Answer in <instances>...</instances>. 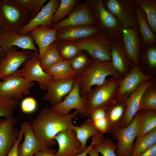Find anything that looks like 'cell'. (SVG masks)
<instances>
[{
	"label": "cell",
	"instance_id": "9",
	"mask_svg": "<svg viewBox=\"0 0 156 156\" xmlns=\"http://www.w3.org/2000/svg\"><path fill=\"white\" fill-rule=\"evenodd\" d=\"M23 65V67L21 69L22 76L29 81L37 82L41 89L46 90L53 78L42 68L38 50L33 51L31 57Z\"/></svg>",
	"mask_w": 156,
	"mask_h": 156
},
{
	"label": "cell",
	"instance_id": "37",
	"mask_svg": "<svg viewBox=\"0 0 156 156\" xmlns=\"http://www.w3.org/2000/svg\"><path fill=\"white\" fill-rule=\"evenodd\" d=\"M153 86L148 88L143 94L138 112L147 109L156 110V90Z\"/></svg>",
	"mask_w": 156,
	"mask_h": 156
},
{
	"label": "cell",
	"instance_id": "49",
	"mask_svg": "<svg viewBox=\"0 0 156 156\" xmlns=\"http://www.w3.org/2000/svg\"><path fill=\"white\" fill-rule=\"evenodd\" d=\"M1 44H2V41H1V39L0 36V48L1 46Z\"/></svg>",
	"mask_w": 156,
	"mask_h": 156
},
{
	"label": "cell",
	"instance_id": "34",
	"mask_svg": "<svg viewBox=\"0 0 156 156\" xmlns=\"http://www.w3.org/2000/svg\"><path fill=\"white\" fill-rule=\"evenodd\" d=\"M64 60L60 55L54 42L44 52L40 60V65L44 70Z\"/></svg>",
	"mask_w": 156,
	"mask_h": 156
},
{
	"label": "cell",
	"instance_id": "31",
	"mask_svg": "<svg viewBox=\"0 0 156 156\" xmlns=\"http://www.w3.org/2000/svg\"><path fill=\"white\" fill-rule=\"evenodd\" d=\"M135 139L131 156H138L156 144V128Z\"/></svg>",
	"mask_w": 156,
	"mask_h": 156
},
{
	"label": "cell",
	"instance_id": "21",
	"mask_svg": "<svg viewBox=\"0 0 156 156\" xmlns=\"http://www.w3.org/2000/svg\"><path fill=\"white\" fill-rule=\"evenodd\" d=\"M75 78L62 79H53L47 86L43 99L50 102L52 105L60 103L62 98L72 90Z\"/></svg>",
	"mask_w": 156,
	"mask_h": 156
},
{
	"label": "cell",
	"instance_id": "5",
	"mask_svg": "<svg viewBox=\"0 0 156 156\" xmlns=\"http://www.w3.org/2000/svg\"><path fill=\"white\" fill-rule=\"evenodd\" d=\"M93 15L95 25L112 42L122 36L123 29L118 19L105 7L102 0L86 1Z\"/></svg>",
	"mask_w": 156,
	"mask_h": 156
},
{
	"label": "cell",
	"instance_id": "32",
	"mask_svg": "<svg viewBox=\"0 0 156 156\" xmlns=\"http://www.w3.org/2000/svg\"><path fill=\"white\" fill-rule=\"evenodd\" d=\"M54 42L60 55L65 60H71L82 51L73 40H57Z\"/></svg>",
	"mask_w": 156,
	"mask_h": 156
},
{
	"label": "cell",
	"instance_id": "35",
	"mask_svg": "<svg viewBox=\"0 0 156 156\" xmlns=\"http://www.w3.org/2000/svg\"><path fill=\"white\" fill-rule=\"evenodd\" d=\"M90 118L93 124L101 133L103 134L109 133V122L105 108L95 109Z\"/></svg>",
	"mask_w": 156,
	"mask_h": 156
},
{
	"label": "cell",
	"instance_id": "40",
	"mask_svg": "<svg viewBox=\"0 0 156 156\" xmlns=\"http://www.w3.org/2000/svg\"><path fill=\"white\" fill-rule=\"evenodd\" d=\"M29 13L31 19L40 11L46 0H15Z\"/></svg>",
	"mask_w": 156,
	"mask_h": 156
},
{
	"label": "cell",
	"instance_id": "20",
	"mask_svg": "<svg viewBox=\"0 0 156 156\" xmlns=\"http://www.w3.org/2000/svg\"><path fill=\"white\" fill-rule=\"evenodd\" d=\"M80 92L79 83L75 79L72 90L65 99L59 104L52 105L51 108L56 112L64 115L68 114L71 110L76 109L82 117L87 116L83 108L84 101Z\"/></svg>",
	"mask_w": 156,
	"mask_h": 156
},
{
	"label": "cell",
	"instance_id": "36",
	"mask_svg": "<svg viewBox=\"0 0 156 156\" xmlns=\"http://www.w3.org/2000/svg\"><path fill=\"white\" fill-rule=\"evenodd\" d=\"M19 103V100L0 94V117H7L13 115Z\"/></svg>",
	"mask_w": 156,
	"mask_h": 156
},
{
	"label": "cell",
	"instance_id": "8",
	"mask_svg": "<svg viewBox=\"0 0 156 156\" xmlns=\"http://www.w3.org/2000/svg\"><path fill=\"white\" fill-rule=\"evenodd\" d=\"M1 80L3 81H0V94L19 100L23 95H28L31 89L35 85L34 82L27 81L22 76L20 69Z\"/></svg>",
	"mask_w": 156,
	"mask_h": 156
},
{
	"label": "cell",
	"instance_id": "7",
	"mask_svg": "<svg viewBox=\"0 0 156 156\" xmlns=\"http://www.w3.org/2000/svg\"><path fill=\"white\" fill-rule=\"evenodd\" d=\"M105 8L121 23L123 29L138 28L136 5L133 0H103Z\"/></svg>",
	"mask_w": 156,
	"mask_h": 156
},
{
	"label": "cell",
	"instance_id": "39",
	"mask_svg": "<svg viewBox=\"0 0 156 156\" xmlns=\"http://www.w3.org/2000/svg\"><path fill=\"white\" fill-rule=\"evenodd\" d=\"M90 61L88 56L81 52L70 60V65L75 73L76 77L86 70Z\"/></svg>",
	"mask_w": 156,
	"mask_h": 156
},
{
	"label": "cell",
	"instance_id": "30",
	"mask_svg": "<svg viewBox=\"0 0 156 156\" xmlns=\"http://www.w3.org/2000/svg\"><path fill=\"white\" fill-rule=\"evenodd\" d=\"M70 62V60L64 59L44 70L54 79L75 78L76 75Z\"/></svg>",
	"mask_w": 156,
	"mask_h": 156
},
{
	"label": "cell",
	"instance_id": "2",
	"mask_svg": "<svg viewBox=\"0 0 156 156\" xmlns=\"http://www.w3.org/2000/svg\"><path fill=\"white\" fill-rule=\"evenodd\" d=\"M109 75L122 78L114 68L111 61L102 62L95 58L90 59L86 70L75 78L79 83L80 95L83 101L92 86L103 84Z\"/></svg>",
	"mask_w": 156,
	"mask_h": 156
},
{
	"label": "cell",
	"instance_id": "19",
	"mask_svg": "<svg viewBox=\"0 0 156 156\" xmlns=\"http://www.w3.org/2000/svg\"><path fill=\"white\" fill-rule=\"evenodd\" d=\"M54 139L58 145L55 156H76L79 154L81 143L71 128L60 132Z\"/></svg>",
	"mask_w": 156,
	"mask_h": 156
},
{
	"label": "cell",
	"instance_id": "18",
	"mask_svg": "<svg viewBox=\"0 0 156 156\" xmlns=\"http://www.w3.org/2000/svg\"><path fill=\"white\" fill-rule=\"evenodd\" d=\"M24 140L18 145V156H33L38 151L49 146L42 142L36 135L29 122L21 125Z\"/></svg>",
	"mask_w": 156,
	"mask_h": 156
},
{
	"label": "cell",
	"instance_id": "16",
	"mask_svg": "<svg viewBox=\"0 0 156 156\" xmlns=\"http://www.w3.org/2000/svg\"><path fill=\"white\" fill-rule=\"evenodd\" d=\"M2 44L0 48V58L6 54L9 49L13 46L25 50H38L30 34L21 35L18 32L0 31Z\"/></svg>",
	"mask_w": 156,
	"mask_h": 156
},
{
	"label": "cell",
	"instance_id": "4",
	"mask_svg": "<svg viewBox=\"0 0 156 156\" xmlns=\"http://www.w3.org/2000/svg\"><path fill=\"white\" fill-rule=\"evenodd\" d=\"M30 19L29 12L15 0H0V31L18 32Z\"/></svg>",
	"mask_w": 156,
	"mask_h": 156
},
{
	"label": "cell",
	"instance_id": "13",
	"mask_svg": "<svg viewBox=\"0 0 156 156\" xmlns=\"http://www.w3.org/2000/svg\"><path fill=\"white\" fill-rule=\"evenodd\" d=\"M95 25L93 15L86 3L75 6L68 16L53 24L51 28L58 29L69 26Z\"/></svg>",
	"mask_w": 156,
	"mask_h": 156
},
{
	"label": "cell",
	"instance_id": "38",
	"mask_svg": "<svg viewBox=\"0 0 156 156\" xmlns=\"http://www.w3.org/2000/svg\"><path fill=\"white\" fill-rule=\"evenodd\" d=\"M78 1L77 0H60L59 7L53 16V24L62 21L69 14Z\"/></svg>",
	"mask_w": 156,
	"mask_h": 156
},
{
	"label": "cell",
	"instance_id": "42",
	"mask_svg": "<svg viewBox=\"0 0 156 156\" xmlns=\"http://www.w3.org/2000/svg\"><path fill=\"white\" fill-rule=\"evenodd\" d=\"M37 107L36 100L32 96L24 98L20 103L21 111L24 114H29L34 112L36 110Z\"/></svg>",
	"mask_w": 156,
	"mask_h": 156
},
{
	"label": "cell",
	"instance_id": "15",
	"mask_svg": "<svg viewBox=\"0 0 156 156\" xmlns=\"http://www.w3.org/2000/svg\"><path fill=\"white\" fill-rule=\"evenodd\" d=\"M60 3L58 0H50L43 6L39 12L18 32L21 35L29 33L33 29L38 26L51 28L53 24V16L58 8Z\"/></svg>",
	"mask_w": 156,
	"mask_h": 156
},
{
	"label": "cell",
	"instance_id": "48",
	"mask_svg": "<svg viewBox=\"0 0 156 156\" xmlns=\"http://www.w3.org/2000/svg\"><path fill=\"white\" fill-rule=\"evenodd\" d=\"M99 153L96 149L94 146L92 147L89 150L88 153V156H99Z\"/></svg>",
	"mask_w": 156,
	"mask_h": 156
},
{
	"label": "cell",
	"instance_id": "12",
	"mask_svg": "<svg viewBox=\"0 0 156 156\" xmlns=\"http://www.w3.org/2000/svg\"><path fill=\"white\" fill-rule=\"evenodd\" d=\"M33 51L17 50L16 47L10 48L5 55L0 58V81L3 77L14 73L31 57Z\"/></svg>",
	"mask_w": 156,
	"mask_h": 156
},
{
	"label": "cell",
	"instance_id": "25",
	"mask_svg": "<svg viewBox=\"0 0 156 156\" xmlns=\"http://www.w3.org/2000/svg\"><path fill=\"white\" fill-rule=\"evenodd\" d=\"M57 31L56 29L40 26L30 31L38 47L40 60L47 48L57 40Z\"/></svg>",
	"mask_w": 156,
	"mask_h": 156
},
{
	"label": "cell",
	"instance_id": "29",
	"mask_svg": "<svg viewBox=\"0 0 156 156\" xmlns=\"http://www.w3.org/2000/svg\"><path fill=\"white\" fill-rule=\"evenodd\" d=\"M139 112L137 137L142 135L156 128V110L147 109Z\"/></svg>",
	"mask_w": 156,
	"mask_h": 156
},
{
	"label": "cell",
	"instance_id": "11",
	"mask_svg": "<svg viewBox=\"0 0 156 156\" xmlns=\"http://www.w3.org/2000/svg\"><path fill=\"white\" fill-rule=\"evenodd\" d=\"M132 64L131 69L120 80L116 99L126 101L129 96L141 84L152 79V76L142 71L140 65Z\"/></svg>",
	"mask_w": 156,
	"mask_h": 156
},
{
	"label": "cell",
	"instance_id": "10",
	"mask_svg": "<svg viewBox=\"0 0 156 156\" xmlns=\"http://www.w3.org/2000/svg\"><path fill=\"white\" fill-rule=\"evenodd\" d=\"M138 112L132 121L125 127H120L112 133L117 141L116 144L118 156H131L134 141L137 135Z\"/></svg>",
	"mask_w": 156,
	"mask_h": 156
},
{
	"label": "cell",
	"instance_id": "6",
	"mask_svg": "<svg viewBox=\"0 0 156 156\" xmlns=\"http://www.w3.org/2000/svg\"><path fill=\"white\" fill-rule=\"evenodd\" d=\"M73 41L81 51H86L92 58L102 62L111 61V41L105 34L99 32Z\"/></svg>",
	"mask_w": 156,
	"mask_h": 156
},
{
	"label": "cell",
	"instance_id": "41",
	"mask_svg": "<svg viewBox=\"0 0 156 156\" xmlns=\"http://www.w3.org/2000/svg\"><path fill=\"white\" fill-rule=\"evenodd\" d=\"M102 156H118L116 153V144L109 138H104L103 141L94 146Z\"/></svg>",
	"mask_w": 156,
	"mask_h": 156
},
{
	"label": "cell",
	"instance_id": "27",
	"mask_svg": "<svg viewBox=\"0 0 156 156\" xmlns=\"http://www.w3.org/2000/svg\"><path fill=\"white\" fill-rule=\"evenodd\" d=\"M136 12L139 30L142 36L144 47L155 44L156 37L151 28L145 12L141 8L136 5Z\"/></svg>",
	"mask_w": 156,
	"mask_h": 156
},
{
	"label": "cell",
	"instance_id": "3",
	"mask_svg": "<svg viewBox=\"0 0 156 156\" xmlns=\"http://www.w3.org/2000/svg\"><path fill=\"white\" fill-rule=\"evenodd\" d=\"M121 79L112 76L88 91L84 99L83 104L87 116L90 118L98 108L105 109L115 99Z\"/></svg>",
	"mask_w": 156,
	"mask_h": 156
},
{
	"label": "cell",
	"instance_id": "28",
	"mask_svg": "<svg viewBox=\"0 0 156 156\" xmlns=\"http://www.w3.org/2000/svg\"><path fill=\"white\" fill-rule=\"evenodd\" d=\"M71 128L75 131L81 143V147L79 153L86 148L87 142L90 137L95 136L102 133L96 128L90 119H86L83 123L80 124L79 126L73 124Z\"/></svg>",
	"mask_w": 156,
	"mask_h": 156
},
{
	"label": "cell",
	"instance_id": "17",
	"mask_svg": "<svg viewBox=\"0 0 156 156\" xmlns=\"http://www.w3.org/2000/svg\"><path fill=\"white\" fill-rule=\"evenodd\" d=\"M122 37L128 58L132 64L138 65L140 51L144 47L138 28L122 29Z\"/></svg>",
	"mask_w": 156,
	"mask_h": 156
},
{
	"label": "cell",
	"instance_id": "24",
	"mask_svg": "<svg viewBox=\"0 0 156 156\" xmlns=\"http://www.w3.org/2000/svg\"><path fill=\"white\" fill-rule=\"evenodd\" d=\"M99 32L95 25L69 26L57 29L56 36L57 40H74Z\"/></svg>",
	"mask_w": 156,
	"mask_h": 156
},
{
	"label": "cell",
	"instance_id": "47",
	"mask_svg": "<svg viewBox=\"0 0 156 156\" xmlns=\"http://www.w3.org/2000/svg\"><path fill=\"white\" fill-rule=\"evenodd\" d=\"M97 142L94 139H92V141L90 145L87 147H86V149L82 152L78 154L76 156H88V152L92 146L97 144Z\"/></svg>",
	"mask_w": 156,
	"mask_h": 156
},
{
	"label": "cell",
	"instance_id": "1",
	"mask_svg": "<svg viewBox=\"0 0 156 156\" xmlns=\"http://www.w3.org/2000/svg\"><path fill=\"white\" fill-rule=\"evenodd\" d=\"M79 113L76 110L64 115L53 110L49 106L42 109L37 116L29 122L36 136L49 147L57 143L55 138L60 132L71 128L73 121Z\"/></svg>",
	"mask_w": 156,
	"mask_h": 156
},
{
	"label": "cell",
	"instance_id": "23",
	"mask_svg": "<svg viewBox=\"0 0 156 156\" xmlns=\"http://www.w3.org/2000/svg\"><path fill=\"white\" fill-rule=\"evenodd\" d=\"M111 64L115 70L122 76L129 71L130 62L126 53L122 36L111 42Z\"/></svg>",
	"mask_w": 156,
	"mask_h": 156
},
{
	"label": "cell",
	"instance_id": "33",
	"mask_svg": "<svg viewBox=\"0 0 156 156\" xmlns=\"http://www.w3.org/2000/svg\"><path fill=\"white\" fill-rule=\"evenodd\" d=\"M135 4L141 8L145 12L151 28L156 34V0H133Z\"/></svg>",
	"mask_w": 156,
	"mask_h": 156
},
{
	"label": "cell",
	"instance_id": "43",
	"mask_svg": "<svg viewBox=\"0 0 156 156\" xmlns=\"http://www.w3.org/2000/svg\"><path fill=\"white\" fill-rule=\"evenodd\" d=\"M145 57L147 62L151 68L156 67V48L155 46L149 47L146 49Z\"/></svg>",
	"mask_w": 156,
	"mask_h": 156
},
{
	"label": "cell",
	"instance_id": "22",
	"mask_svg": "<svg viewBox=\"0 0 156 156\" xmlns=\"http://www.w3.org/2000/svg\"><path fill=\"white\" fill-rule=\"evenodd\" d=\"M152 80L145 81L141 84L128 97L126 101L125 113L122 122L120 127L127 126L138 112L142 97L146 90L153 85Z\"/></svg>",
	"mask_w": 156,
	"mask_h": 156
},
{
	"label": "cell",
	"instance_id": "46",
	"mask_svg": "<svg viewBox=\"0 0 156 156\" xmlns=\"http://www.w3.org/2000/svg\"><path fill=\"white\" fill-rule=\"evenodd\" d=\"M138 156H156V144L142 153Z\"/></svg>",
	"mask_w": 156,
	"mask_h": 156
},
{
	"label": "cell",
	"instance_id": "44",
	"mask_svg": "<svg viewBox=\"0 0 156 156\" xmlns=\"http://www.w3.org/2000/svg\"><path fill=\"white\" fill-rule=\"evenodd\" d=\"M23 138V133L22 129L21 128L18 138L13 146L9 151L7 156H18L17 149L18 145Z\"/></svg>",
	"mask_w": 156,
	"mask_h": 156
},
{
	"label": "cell",
	"instance_id": "26",
	"mask_svg": "<svg viewBox=\"0 0 156 156\" xmlns=\"http://www.w3.org/2000/svg\"><path fill=\"white\" fill-rule=\"evenodd\" d=\"M126 101L115 99L105 108L109 122V133L120 127L126 109Z\"/></svg>",
	"mask_w": 156,
	"mask_h": 156
},
{
	"label": "cell",
	"instance_id": "14",
	"mask_svg": "<svg viewBox=\"0 0 156 156\" xmlns=\"http://www.w3.org/2000/svg\"><path fill=\"white\" fill-rule=\"evenodd\" d=\"M17 119L13 115L0 120V156H7L17 140L20 131L15 127Z\"/></svg>",
	"mask_w": 156,
	"mask_h": 156
},
{
	"label": "cell",
	"instance_id": "45",
	"mask_svg": "<svg viewBox=\"0 0 156 156\" xmlns=\"http://www.w3.org/2000/svg\"><path fill=\"white\" fill-rule=\"evenodd\" d=\"M49 147L46 148L38 151L33 156H55V151Z\"/></svg>",
	"mask_w": 156,
	"mask_h": 156
}]
</instances>
